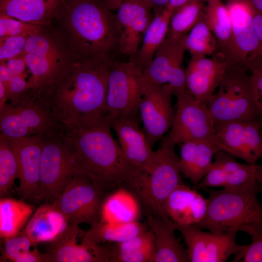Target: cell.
Instances as JSON below:
<instances>
[{
  "mask_svg": "<svg viewBox=\"0 0 262 262\" xmlns=\"http://www.w3.org/2000/svg\"><path fill=\"white\" fill-rule=\"evenodd\" d=\"M215 131L221 150L250 164L262 157V119L215 123Z\"/></svg>",
  "mask_w": 262,
  "mask_h": 262,
  "instance_id": "cell-13",
  "label": "cell"
},
{
  "mask_svg": "<svg viewBox=\"0 0 262 262\" xmlns=\"http://www.w3.org/2000/svg\"><path fill=\"white\" fill-rule=\"evenodd\" d=\"M111 66L84 60L63 65L36 94L64 125L94 121L108 115L106 99Z\"/></svg>",
  "mask_w": 262,
  "mask_h": 262,
  "instance_id": "cell-1",
  "label": "cell"
},
{
  "mask_svg": "<svg viewBox=\"0 0 262 262\" xmlns=\"http://www.w3.org/2000/svg\"><path fill=\"white\" fill-rule=\"evenodd\" d=\"M172 11L166 7L154 10L153 18L144 35L141 46L132 59L143 73L152 62L155 54L166 38Z\"/></svg>",
  "mask_w": 262,
  "mask_h": 262,
  "instance_id": "cell-28",
  "label": "cell"
},
{
  "mask_svg": "<svg viewBox=\"0 0 262 262\" xmlns=\"http://www.w3.org/2000/svg\"><path fill=\"white\" fill-rule=\"evenodd\" d=\"M251 238L250 243L243 245L235 254L232 262H262V231L251 230L247 232Z\"/></svg>",
  "mask_w": 262,
  "mask_h": 262,
  "instance_id": "cell-39",
  "label": "cell"
},
{
  "mask_svg": "<svg viewBox=\"0 0 262 262\" xmlns=\"http://www.w3.org/2000/svg\"><path fill=\"white\" fill-rule=\"evenodd\" d=\"M11 77L5 61L0 62V82H1L5 85L9 81Z\"/></svg>",
  "mask_w": 262,
  "mask_h": 262,
  "instance_id": "cell-47",
  "label": "cell"
},
{
  "mask_svg": "<svg viewBox=\"0 0 262 262\" xmlns=\"http://www.w3.org/2000/svg\"><path fill=\"white\" fill-rule=\"evenodd\" d=\"M147 0H123L115 14L122 55L133 58L137 52L154 14Z\"/></svg>",
  "mask_w": 262,
  "mask_h": 262,
  "instance_id": "cell-16",
  "label": "cell"
},
{
  "mask_svg": "<svg viewBox=\"0 0 262 262\" xmlns=\"http://www.w3.org/2000/svg\"><path fill=\"white\" fill-rule=\"evenodd\" d=\"M63 127L33 88L0 108V133L8 139L44 135Z\"/></svg>",
  "mask_w": 262,
  "mask_h": 262,
  "instance_id": "cell-7",
  "label": "cell"
},
{
  "mask_svg": "<svg viewBox=\"0 0 262 262\" xmlns=\"http://www.w3.org/2000/svg\"><path fill=\"white\" fill-rule=\"evenodd\" d=\"M141 121L140 118L132 117L112 120V127L116 133L124 158L139 172L148 170L155 152L140 128Z\"/></svg>",
  "mask_w": 262,
  "mask_h": 262,
  "instance_id": "cell-21",
  "label": "cell"
},
{
  "mask_svg": "<svg viewBox=\"0 0 262 262\" xmlns=\"http://www.w3.org/2000/svg\"><path fill=\"white\" fill-rule=\"evenodd\" d=\"M208 172L196 186V188H229L260 180L262 165L240 163L228 152L220 150Z\"/></svg>",
  "mask_w": 262,
  "mask_h": 262,
  "instance_id": "cell-19",
  "label": "cell"
},
{
  "mask_svg": "<svg viewBox=\"0 0 262 262\" xmlns=\"http://www.w3.org/2000/svg\"><path fill=\"white\" fill-rule=\"evenodd\" d=\"M141 214L134 194L120 187L107 195L102 203L99 221L105 223H126L138 221Z\"/></svg>",
  "mask_w": 262,
  "mask_h": 262,
  "instance_id": "cell-29",
  "label": "cell"
},
{
  "mask_svg": "<svg viewBox=\"0 0 262 262\" xmlns=\"http://www.w3.org/2000/svg\"><path fill=\"white\" fill-rule=\"evenodd\" d=\"M82 232L78 225L69 224L50 242L49 250L46 253L49 262H106V252L102 244L90 245L82 240L81 244L78 243L77 239Z\"/></svg>",
  "mask_w": 262,
  "mask_h": 262,
  "instance_id": "cell-22",
  "label": "cell"
},
{
  "mask_svg": "<svg viewBox=\"0 0 262 262\" xmlns=\"http://www.w3.org/2000/svg\"><path fill=\"white\" fill-rule=\"evenodd\" d=\"M206 6L204 0H190L174 10L167 36L179 37L187 33L203 17Z\"/></svg>",
  "mask_w": 262,
  "mask_h": 262,
  "instance_id": "cell-33",
  "label": "cell"
},
{
  "mask_svg": "<svg viewBox=\"0 0 262 262\" xmlns=\"http://www.w3.org/2000/svg\"><path fill=\"white\" fill-rule=\"evenodd\" d=\"M8 101L7 91L5 85L0 82V108Z\"/></svg>",
  "mask_w": 262,
  "mask_h": 262,
  "instance_id": "cell-49",
  "label": "cell"
},
{
  "mask_svg": "<svg viewBox=\"0 0 262 262\" xmlns=\"http://www.w3.org/2000/svg\"><path fill=\"white\" fill-rule=\"evenodd\" d=\"M227 65L219 56H191L184 69L187 90L196 100L208 106L219 85Z\"/></svg>",
  "mask_w": 262,
  "mask_h": 262,
  "instance_id": "cell-20",
  "label": "cell"
},
{
  "mask_svg": "<svg viewBox=\"0 0 262 262\" xmlns=\"http://www.w3.org/2000/svg\"><path fill=\"white\" fill-rule=\"evenodd\" d=\"M252 23L255 32L262 45V14L255 11Z\"/></svg>",
  "mask_w": 262,
  "mask_h": 262,
  "instance_id": "cell-46",
  "label": "cell"
},
{
  "mask_svg": "<svg viewBox=\"0 0 262 262\" xmlns=\"http://www.w3.org/2000/svg\"><path fill=\"white\" fill-rule=\"evenodd\" d=\"M231 22L237 64L245 67L251 60L262 55V45L253 26L255 10L246 0L226 3Z\"/></svg>",
  "mask_w": 262,
  "mask_h": 262,
  "instance_id": "cell-17",
  "label": "cell"
},
{
  "mask_svg": "<svg viewBox=\"0 0 262 262\" xmlns=\"http://www.w3.org/2000/svg\"><path fill=\"white\" fill-rule=\"evenodd\" d=\"M246 68L249 72L255 101L262 114V55L250 60Z\"/></svg>",
  "mask_w": 262,
  "mask_h": 262,
  "instance_id": "cell-40",
  "label": "cell"
},
{
  "mask_svg": "<svg viewBox=\"0 0 262 262\" xmlns=\"http://www.w3.org/2000/svg\"><path fill=\"white\" fill-rule=\"evenodd\" d=\"M61 130L43 136L36 202L53 203L78 175Z\"/></svg>",
  "mask_w": 262,
  "mask_h": 262,
  "instance_id": "cell-8",
  "label": "cell"
},
{
  "mask_svg": "<svg viewBox=\"0 0 262 262\" xmlns=\"http://www.w3.org/2000/svg\"></svg>",
  "mask_w": 262,
  "mask_h": 262,
  "instance_id": "cell-54",
  "label": "cell"
},
{
  "mask_svg": "<svg viewBox=\"0 0 262 262\" xmlns=\"http://www.w3.org/2000/svg\"><path fill=\"white\" fill-rule=\"evenodd\" d=\"M203 18L214 36L221 58L237 64L230 15L222 0H208Z\"/></svg>",
  "mask_w": 262,
  "mask_h": 262,
  "instance_id": "cell-26",
  "label": "cell"
},
{
  "mask_svg": "<svg viewBox=\"0 0 262 262\" xmlns=\"http://www.w3.org/2000/svg\"><path fill=\"white\" fill-rule=\"evenodd\" d=\"M108 194L88 179L75 177L51 204L62 213L69 225L99 221L101 206Z\"/></svg>",
  "mask_w": 262,
  "mask_h": 262,
  "instance_id": "cell-11",
  "label": "cell"
},
{
  "mask_svg": "<svg viewBox=\"0 0 262 262\" xmlns=\"http://www.w3.org/2000/svg\"><path fill=\"white\" fill-rule=\"evenodd\" d=\"M155 151L151 165L147 172H142L125 185L138 196L150 214L164 219V205L170 193L184 183L181 177L180 157L176 153V144L167 135Z\"/></svg>",
  "mask_w": 262,
  "mask_h": 262,
  "instance_id": "cell-5",
  "label": "cell"
},
{
  "mask_svg": "<svg viewBox=\"0 0 262 262\" xmlns=\"http://www.w3.org/2000/svg\"><path fill=\"white\" fill-rule=\"evenodd\" d=\"M4 240L0 262H49L46 253H41L36 248L30 250L34 245L23 231Z\"/></svg>",
  "mask_w": 262,
  "mask_h": 262,
  "instance_id": "cell-34",
  "label": "cell"
},
{
  "mask_svg": "<svg viewBox=\"0 0 262 262\" xmlns=\"http://www.w3.org/2000/svg\"><path fill=\"white\" fill-rule=\"evenodd\" d=\"M33 211V206L21 200L7 197L0 200V236L6 239L16 235Z\"/></svg>",
  "mask_w": 262,
  "mask_h": 262,
  "instance_id": "cell-32",
  "label": "cell"
},
{
  "mask_svg": "<svg viewBox=\"0 0 262 262\" xmlns=\"http://www.w3.org/2000/svg\"><path fill=\"white\" fill-rule=\"evenodd\" d=\"M260 183H261V187H262V174L261 178H260Z\"/></svg>",
  "mask_w": 262,
  "mask_h": 262,
  "instance_id": "cell-53",
  "label": "cell"
},
{
  "mask_svg": "<svg viewBox=\"0 0 262 262\" xmlns=\"http://www.w3.org/2000/svg\"><path fill=\"white\" fill-rule=\"evenodd\" d=\"M149 228L153 232L156 255L154 262H189L186 248L175 235V223L170 219L147 214Z\"/></svg>",
  "mask_w": 262,
  "mask_h": 262,
  "instance_id": "cell-25",
  "label": "cell"
},
{
  "mask_svg": "<svg viewBox=\"0 0 262 262\" xmlns=\"http://www.w3.org/2000/svg\"><path fill=\"white\" fill-rule=\"evenodd\" d=\"M28 36L23 35L0 37V62L21 55Z\"/></svg>",
  "mask_w": 262,
  "mask_h": 262,
  "instance_id": "cell-42",
  "label": "cell"
},
{
  "mask_svg": "<svg viewBox=\"0 0 262 262\" xmlns=\"http://www.w3.org/2000/svg\"><path fill=\"white\" fill-rule=\"evenodd\" d=\"M187 33L179 37L166 36L156 51L153 60L144 72L148 80L158 84H169L176 97L187 89L183 60L186 49Z\"/></svg>",
  "mask_w": 262,
  "mask_h": 262,
  "instance_id": "cell-15",
  "label": "cell"
},
{
  "mask_svg": "<svg viewBox=\"0 0 262 262\" xmlns=\"http://www.w3.org/2000/svg\"><path fill=\"white\" fill-rule=\"evenodd\" d=\"M147 1L154 10L166 7L168 0H147Z\"/></svg>",
  "mask_w": 262,
  "mask_h": 262,
  "instance_id": "cell-50",
  "label": "cell"
},
{
  "mask_svg": "<svg viewBox=\"0 0 262 262\" xmlns=\"http://www.w3.org/2000/svg\"><path fill=\"white\" fill-rule=\"evenodd\" d=\"M155 255L153 242L131 252L113 253L111 255L110 262H154Z\"/></svg>",
  "mask_w": 262,
  "mask_h": 262,
  "instance_id": "cell-41",
  "label": "cell"
},
{
  "mask_svg": "<svg viewBox=\"0 0 262 262\" xmlns=\"http://www.w3.org/2000/svg\"><path fill=\"white\" fill-rule=\"evenodd\" d=\"M23 53L45 56L61 62L60 54L55 45L46 37L38 33L27 37L22 54Z\"/></svg>",
  "mask_w": 262,
  "mask_h": 262,
  "instance_id": "cell-38",
  "label": "cell"
},
{
  "mask_svg": "<svg viewBox=\"0 0 262 262\" xmlns=\"http://www.w3.org/2000/svg\"><path fill=\"white\" fill-rule=\"evenodd\" d=\"M175 226L185 241L190 262H224L243 246L236 242L234 232L214 233L195 225Z\"/></svg>",
  "mask_w": 262,
  "mask_h": 262,
  "instance_id": "cell-14",
  "label": "cell"
},
{
  "mask_svg": "<svg viewBox=\"0 0 262 262\" xmlns=\"http://www.w3.org/2000/svg\"><path fill=\"white\" fill-rule=\"evenodd\" d=\"M67 13L83 60L109 65L117 61L121 53L115 14L99 0H74Z\"/></svg>",
  "mask_w": 262,
  "mask_h": 262,
  "instance_id": "cell-3",
  "label": "cell"
},
{
  "mask_svg": "<svg viewBox=\"0 0 262 262\" xmlns=\"http://www.w3.org/2000/svg\"><path fill=\"white\" fill-rule=\"evenodd\" d=\"M189 32L185 44L191 56L221 57L216 40L203 17Z\"/></svg>",
  "mask_w": 262,
  "mask_h": 262,
  "instance_id": "cell-35",
  "label": "cell"
},
{
  "mask_svg": "<svg viewBox=\"0 0 262 262\" xmlns=\"http://www.w3.org/2000/svg\"><path fill=\"white\" fill-rule=\"evenodd\" d=\"M43 135L8 139L15 154L18 167V194L24 199L36 202L39 180Z\"/></svg>",
  "mask_w": 262,
  "mask_h": 262,
  "instance_id": "cell-18",
  "label": "cell"
},
{
  "mask_svg": "<svg viewBox=\"0 0 262 262\" xmlns=\"http://www.w3.org/2000/svg\"><path fill=\"white\" fill-rule=\"evenodd\" d=\"M123 0H105L104 5L110 10H117Z\"/></svg>",
  "mask_w": 262,
  "mask_h": 262,
  "instance_id": "cell-51",
  "label": "cell"
},
{
  "mask_svg": "<svg viewBox=\"0 0 262 262\" xmlns=\"http://www.w3.org/2000/svg\"><path fill=\"white\" fill-rule=\"evenodd\" d=\"M180 146L181 173L195 187L212 167L213 157L221 149L208 140L188 141Z\"/></svg>",
  "mask_w": 262,
  "mask_h": 262,
  "instance_id": "cell-24",
  "label": "cell"
},
{
  "mask_svg": "<svg viewBox=\"0 0 262 262\" xmlns=\"http://www.w3.org/2000/svg\"><path fill=\"white\" fill-rule=\"evenodd\" d=\"M59 0H0V13L20 21L38 25L54 13Z\"/></svg>",
  "mask_w": 262,
  "mask_h": 262,
  "instance_id": "cell-31",
  "label": "cell"
},
{
  "mask_svg": "<svg viewBox=\"0 0 262 262\" xmlns=\"http://www.w3.org/2000/svg\"><path fill=\"white\" fill-rule=\"evenodd\" d=\"M143 73L132 59L117 60L108 78L106 107L111 119L120 117L140 118L139 105L143 96Z\"/></svg>",
  "mask_w": 262,
  "mask_h": 262,
  "instance_id": "cell-9",
  "label": "cell"
},
{
  "mask_svg": "<svg viewBox=\"0 0 262 262\" xmlns=\"http://www.w3.org/2000/svg\"><path fill=\"white\" fill-rule=\"evenodd\" d=\"M203 190L208 194L207 210L196 226L214 233L262 231V205L258 198L262 192L260 180L219 190Z\"/></svg>",
  "mask_w": 262,
  "mask_h": 262,
  "instance_id": "cell-4",
  "label": "cell"
},
{
  "mask_svg": "<svg viewBox=\"0 0 262 262\" xmlns=\"http://www.w3.org/2000/svg\"><path fill=\"white\" fill-rule=\"evenodd\" d=\"M5 62L11 77L25 73L26 65L21 56L8 59Z\"/></svg>",
  "mask_w": 262,
  "mask_h": 262,
  "instance_id": "cell-45",
  "label": "cell"
},
{
  "mask_svg": "<svg viewBox=\"0 0 262 262\" xmlns=\"http://www.w3.org/2000/svg\"><path fill=\"white\" fill-rule=\"evenodd\" d=\"M247 71L241 65L228 64L218 90L208 104L215 123L262 119Z\"/></svg>",
  "mask_w": 262,
  "mask_h": 262,
  "instance_id": "cell-6",
  "label": "cell"
},
{
  "mask_svg": "<svg viewBox=\"0 0 262 262\" xmlns=\"http://www.w3.org/2000/svg\"><path fill=\"white\" fill-rule=\"evenodd\" d=\"M21 55L32 74L30 81L36 93L46 81L63 65L61 62L45 56L29 53Z\"/></svg>",
  "mask_w": 262,
  "mask_h": 262,
  "instance_id": "cell-37",
  "label": "cell"
},
{
  "mask_svg": "<svg viewBox=\"0 0 262 262\" xmlns=\"http://www.w3.org/2000/svg\"><path fill=\"white\" fill-rule=\"evenodd\" d=\"M26 73L11 77L5 85L7 91L8 101H13L29 89L33 88L30 81L26 80Z\"/></svg>",
  "mask_w": 262,
  "mask_h": 262,
  "instance_id": "cell-44",
  "label": "cell"
},
{
  "mask_svg": "<svg viewBox=\"0 0 262 262\" xmlns=\"http://www.w3.org/2000/svg\"><path fill=\"white\" fill-rule=\"evenodd\" d=\"M256 12L262 14V0H246Z\"/></svg>",
  "mask_w": 262,
  "mask_h": 262,
  "instance_id": "cell-52",
  "label": "cell"
},
{
  "mask_svg": "<svg viewBox=\"0 0 262 262\" xmlns=\"http://www.w3.org/2000/svg\"><path fill=\"white\" fill-rule=\"evenodd\" d=\"M176 98L175 116L167 134L176 145L196 140L216 143L215 122L208 106L196 100L187 89Z\"/></svg>",
  "mask_w": 262,
  "mask_h": 262,
  "instance_id": "cell-12",
  "label": "cell"
},
{
  "mask_svg": "<svg viewBox=\"0 0 262 262\" xmlns=\"http://www.w3.org/2000/svg\"><path fill=\"white\" fill-rule=\"evenodd\" d=\"M144 76V75H143ZM143 96L139 105L147 142L152 149L173 124L176 111L172 104V86L153 82L144 76Z\"/></svg>",
  "mask_w": 262,
  "mask_h": 262,
  "instance_id": "cell-10",
  "label": "cell"
},
{
  "mask_svg": "<svg viewBox=\"0 0 262 262\" xmlns=\"http://www.w3.org/2000/svg\"><path fill=\"white\" fill-rule=\"evenodd\" d=\"M190 0H168L166 7L170 11H173L177 8L183 5Z\"/></svg>",
  "mask_w": 262,
  "mask_h": 262,
  "instance_id": "cell-48",
  "label": "cell"
},
{
  "mask_svg": "<svg viewBox=\"0 0 262 262\" xmlns=\"http://www.w3.org/2000/svg\"><path fill=\"white\" fill-rule=\"evenodd\" d=\"M149 229L147 223L135 221L126 223H105L100 221L91 225L83 231L82 240L96 245L104 243H120L133 238Z\"/></svg>",
  "mask_w": 262,
  "mask_h": 262,
  "instance_id": "cell-30",
  "label": "cell"
},
{
  "mask_svg": "<svg viewBox=\"0 0 262 262\" xmlns=\"http://www.w3.org/2000/svg\"><path fill=\"white\" fill-rule=\"evenodd\" d=\"M19 177L14 152L8 139L0 134V196L5 197L13 190L15 180Z\"/></svg>",
  "mask_w": 262,
  "mask_h": 262,
  "instance_id": "cell-36",
  "label": "cell"
},
{
  "mask_svg": "<svg viewBox=\"0 0 262 262\" xmlns=\"http://www.w3.org/2000/svg\"><path fill=\"white\" fill-rule=\"evenodd\" d=\"M208 199L184 183L167 197L164 205L166 216L177 225H197L204 218Z\"/></svg>",
  "mask_w": 262,
  "mask_h": 262,
  "instance_id": "cell-23",
  "label": "cell"
},
{
  "mask_svg": "<svg viewBox=\"0 0 262 262\" xmlns=\"http://www.w3.org/2000/svg\"><path fill=\"white\" fill-rule=\"evenodd\" d=\"M6 18L7 28L5 36L23 35L30 36L38 33L40 30L38 25L24 22L7 15H6Z\"/></svg>",
  "mask_w": 262,
  "mask_h": 262,
  "instance_id": "cell-43",
  "label": "cell"
},
{
  "mask_svg": "<svg viewBox=\"0 0 262 262\" xmlns=\"http://www.w3.org/2000/svg\"><path fill=\"white\" fill-rule=\"evenodd\" d=\"M107 115L89 123L64 125L61 134L78 173L109 194L140 173L125 159Z\"/></svg>",
  "mask_w": 262,
  "mask_h": 262,
  "instance_id": "cell-2",
  "label": "cell"
},
{
  "mask_svg": "<svg viewBox=\"0 0 262 262\" xmlns=\"http://www.w3.org/2000/svg\"><path fill=\"white\" fill-rule=\"evenodd\" d=\"M65 216L50 203L40 205L26 225L24 232L34 245L50 242L68 226Z\"/></svg>",
  "mask_w": 262,
  "mask_h": 262,
  "instance_id": "cell-27",
  "label": "cell"
}]
</instances>
